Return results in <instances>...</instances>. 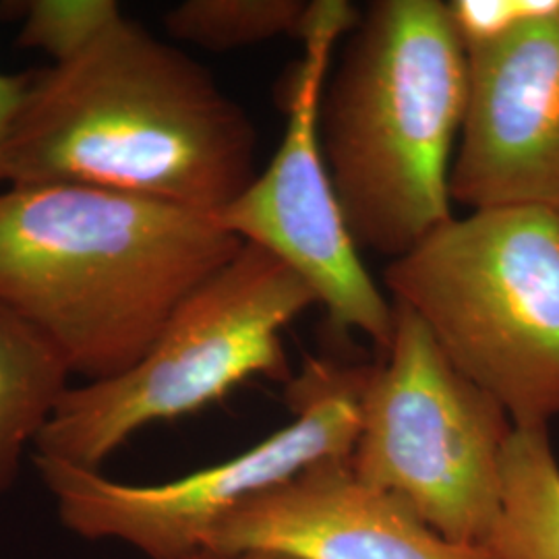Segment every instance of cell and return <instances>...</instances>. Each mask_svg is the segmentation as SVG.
<instances>
[{"mask_svg":"<svg viewBox=\"0 0 559 559\" xmlns=\"http://www.w3.org/2000/svg\"><path fill=\"white\" fill-rule=\"evenodd\" d=\"M32 83L34 71L0 73V189L7 187V150Z\"/></svg>","mask_w":559,"mask_h":559,"instance_id":"obj_16","label":"cell"},{"mask_svg":"<svg viewBox=\"0 0 559 559\" xmlns=\"http://www.w3.org/2000/svg\"><path fill=\"white\" fill-rule=\"evenodd\" d=\"M71 376L59 348L0 305V496L17 479L27 445H36Z\"/></svg>","mask_w":559,"mask_h":559,"instance_id":"obj_11","label":"cell"},{"mask_svg":"<svg viewBox=\"0 0 559 559\" xmlns=\"http://www.w3.org/2000/svg\"><path fill=\"white\" fill-rule=\"evenodd\" d=\"M498 559H559V460L549 427H514L501 468Z\"/></svg>","mask_w":559,"mask_h":559,"instance_id":"obj_12","label":"cell"},{"mask_svg":"<svg viewBox=\"0 0 559 559\" xmlns=\"http://www.w3.org/2000/svg\"><path fill=\"white\" fill-rule=\"evenodd\" d=\"M466 52L489 46L528 21L559 9V0H454L448 2Z\"/></svg>","mask_w":559,"mask_h":559,"instance_id":"obj_15","label":"cell"},{"mask_svg":"<svg viewBox=\"0 0 559 559\" xmlns=\"http://www.w3.org/2000/svg\"><path fill=\"white\" fill-rule=\"evenodd\" d=\"M371 365L309 359L288 381L290 425L210 468L160 485H129L59 460L40 459L41 480L62 524L90 540H120L150 559L203 554L212 526L323 460L350 459Z\"/></svg>","mask_w":559,"mask_h":559,"instance_id":"obj_7","label":"cell"},{"mask_svg":"<svg viewBox=\"0 0 559 559\" xmlns=\"http://www.w3.org/2000/svg\"><path fill=\"white\" fill-rule=\"evenodd\" d=\"M245 240L214 214L85 185L0 189V305L73 376L117 378Z\"/></svg>","mask_w":559,"mask_h":559,"instance_id":"obj_2","label":"cell"},{"mask_svg":"<svg viewBox=\"0 0 559 559\" xmlns=\"http://www.w3.org/2000/svg\"><path fill=\"white\" fill-rule=\"evenodd\" d=\"M468 69L452 203L559 221V9L471 50Z\"/></svg>","mask_w":559,"mask_h":559,"instance_id":"obj_9","label":"cell"},{"mask_svg":"<svg viewBox=\"0 0 559 559\" xmlns=\"http://www.w3.org/2000/svg\"><path fill=\"white\" fill-rule=\"evenodd\" d=\"M260 175L239 102L175 44L120 17L78 59L34 69L9 185H85L218 214Z\"/></svg>","mask_w":559,"mask_h":559,"instance_id":"obj_1","label":"cell"},{"mask_svg":"<svg viewBox=\"0 0 559 559\" xmlns=\"http://www.w3.org/2000/svg\"><path fill=\"white\" fill-rule=\"evenodd\" d=\"M468 52L448 2L378 0L320 104L321 150L360 251L399 260L452 218Z\"/></svg>","mask_w":559,"mask_h":559,"instance_id":"obj_3","label":"cell"},{"mask_svg":"<svg viewBox=\"0 0 559 559\" xmlns=\"http://www.w3.org/2000/svg\"><path fill=\"white\" fill-rule=\"evenodd\" d=\"M272 551L295 559H498L443 539L404 501L323 460L222 516L203 554Z\"/></svg>","mask_w":559,"mask_h":559,"instance_id":"obj_10","label":"cell"},{"mask_svg":"<svg viewBox=\"0 0 559 559\" xmlns=\"http://www.w3.org/2000/svg\"><path fill=\"white\" fill-rule=\"evenodd\" d=\"M360 13L342 0L311 2L300 32L302 60L286 85V131L267 168L216 216L305 280L330 323L360 332L383 353L394 336V305L381 295L348 233L320 138V104L334 44Z\"/></svg>","mask_w":559,"mask_h":559,"instance_id":"obj_8","label":"cell"},{"mask_svg":"<svg viewBox=\"0 0 559 559\" xmlns=\"http://www.w3.org/2000/svg\"><path fill=\"white\" fill-rule=\"evenodd\" d=\"M191 559H295L272 551H242V554H200Z\"/></svg>","mask_w":559,"mask_h":559,"instance_id":"obj_17","label":"cell"},{"mask_svg":"<svg viewBox=\"0 0 559 559\" xmlns=\"http://www.w3.org/2000/svg\"><path fill=\"white\" fill-rule=\"evenodd\" d=\"M443 355L514 427L559 417V221L537 210L450 218L383 270Z\"/></svg>","mask_w":559,"mask_h":559,"instance_id":"obj_4","label":"cell"},{"mask_svg":"<svg viewBox=\"0 0 559 559\" xmlns=\"http://www.w3.org/2000/svg\"><path fill=\"white\" fill-rule=\"evenodd\" d=\"M311 2L305 0H187L164 17L166 32L210 52H228L280 36L299 38Z\"/></svg>","mask_w":559,"mask_h":559,"instance_id":"obj_13","label":"cell"},{"mask_svg":"<svg viewBox=\"0 0 559 559\" xmlns=\"http://www.w3.org/2000/svg\"><path fill=\"white\" fill-rule=\"evenodd\" d=\"M313 305L320 300L293 267L245 242L180 302L131 369L64 392L36 456L100 471L145 425L198 413L255 376L293 380L282 332Z\"/></svg>","mask_w":559,"mask_h":559,"instance_id":"obj_5","label":"cell"},{"mask_svg":"<svg viewBox=\"0 0 559 559\" xmlns=\"http://www.w3.org/2000/svg\"><path fill=\"white\" fill-rule=\"evenodd\" d=\"M9 7L21 20V48L41 50L55 64L78 59L124 17L115 0H27Z\"/></svg>","mask_w":559,"mask_h":559,"instance_id":"obj_14","label":"cell"},{"mask_svg":"<svg viewBox=\"0 0 559 559\" xmlns=\"http://www.w3.org/2000/svg\"><path fill=\"white\" fill-rule=\"evenodd\" d=\"M392 305L394 336L362 390L350 468L443 539L487 547L500 520L514 423L460 373L411 309Z\"/></svg>","mask_w":559,"mask_h":559,"instance_id":"obj_6","label":"cell"}]
</instances>
